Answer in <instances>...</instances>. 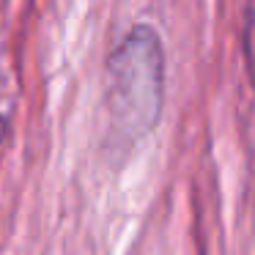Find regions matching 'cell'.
<instances>
[{
	"label": "cell",
	"instance_id": "cell-1",
	"mask_svg": "<svg viewBox=\"0 0 255 255\" xmlns=\"http://www.w3.org/2000/svg\"><path fill=\"white\" fill-rule=\"evenodd\" d=\"M113 134L124 143L145 137L156 127L165 105V50L151 25H134L107 63Z\"/></svg>",
	"mask_w": 255,
	"mask_h": 255
},
{
	"label": "cell",
	"instance_id": "cell-2",
	"mask_svg": "<svg viewBox=\"0 0 255 255\" xmlns=\"http://www.w3.org/2000/svg\"><path fill=\"white\" fill-rule=\"evenodd\" d=\"M3 132H6V121L0 118V140H3Z\"/></svg>",
	"mask_w": 255,
	"mask_h": 255
}]
</instances>
